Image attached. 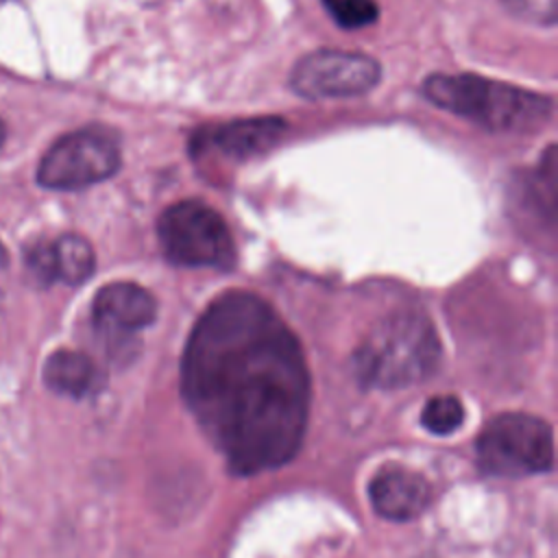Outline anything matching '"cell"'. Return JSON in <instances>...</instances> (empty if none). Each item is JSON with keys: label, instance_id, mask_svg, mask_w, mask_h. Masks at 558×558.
<instances>
[{"label": "cell", "instance_id": "6da1fadb", "mask_svg": "<svg viewBox=\"0 0 558 558\" xmlns=\"http://www.w3.org/2000/svg\"><path fill=\"white\" fill-rule=\"evenodd\" d=\"M181 392L207 440L240 475L294 458L310 416V371L290 327L262 296L231 290L190 331Z\"/></svg>", "mask_w": 558, "mask_h": 558}, {"label": "cell", "instance_id": "7a4b0ae2", "mask_svg": "<svg viewBox=\"0 0 558 558\" xmlns=\"http://www.w3.org/2000/svg\"><path fill=\"white\" fill-rule=\"evenodd\" d=\"M423 96L493 133H534L551 120V98L480 74H429Z\"/></svg>", "mask_w": 558, "mask_h": 558}, {"label": "cell", "instance_id": "3957f363", "mask_svg": "<svg viewBox=\"0 0 558 558\" xmlns=\"http://www.w3.org/2000/svg\"><path fill=\"white\" fill-rule=\"evenodd\" d=\"M440 360L432 320L421 312H395L381 318L353 353V373L366 388H405L429 377Z\"/></svg>", "mask_w": 558, "mask_h": 558}, {"label": "cell", "instance_id": "277c9868", "mask_svg": "<svg viewBox=\"0 0 558 558\" xmlns=\"http://www.w3.org/2000/svg\"><path fill=\"white\" fill-rule=\"evenodd\" d=\"M157 235L168 262L187 268L231 270L238 262L225 218L198 198H185L161 211Z\"/></svg>", "mask_w": 558, "mask_h": 558}, {"label": "cell", "instance_id": "5b68a950", "mask_svg": "<svg viewBox=\"0 0 558 558\" xmlns=\"http://www.w3.org/2000/svg\"><path fill=\"white\" fill-rule=\"evenodd\" d=\"M477 462L490 475L523 477L554 464L551 427L532 414L495 416L477 438Z\"/></svg>", "mask_w": 558, "mask_h": 558}, {"label": "cell", "instance_id": "8992f818", "mask_svg": "<svg viewBox=\"0 0 558 558\" xmlns=\"http://www.w3.org/2000/svg\"><path fill=\"white\" fill-rule=\"evenodd\" d=\"M120 140L111 129L85 126L59 137L41 157L39 185L74 192L96 185L120 170Z\"/></svg>", "mask_w": 558, "mask_h": 558}, {"label": "cell", "instance_id": "52a82bcc", "mask_svg": "<svg viewBox=\"0 0 558 558\" xmlns=\"http://www.w3.org/2000/svg\"><path fill=\"white\" fill-rule=\"evenodd\" d=\"M379 81V63L351 50H314L301 57L290 72L292 92L307 100L362 96Z\"/></svg>", "mask_w": 558, "mask_h": 558}, {"label": "cell", "instance_id": "ba28073f", "mask_svg": "<svg viewBox=\"0 0 558 558\" xmlns=\"http://www.w3.org/2000/svg\"><path fill=\"white\" fill-rule=\"evenodd\" d=\"M286 131L288 124L277 116L229 120L194 131L190 137V155L196 159L203 155H220L231 161H242L272 148Z\"/></svg>", "mask_w": 558, "mask_h": 558}, {"label": "cell", "instance_id": "9c48e42d", "mask_svg": "<svg viewBox=\"0 0 558 558\" xmlns=\"http://www.w3.org/2000/svg\"><path fill=\"white\" fill-rule=\"evenodd\" d=\"M157 316L153 294L133 281L102 286L92 303L94 327L107 340H126L148 327Z\"/></svg>", "mask_w": 558, "mask_h": 558}, {"label": "cell", "instance_id": "30bf717a", "mask_svg": "<svg viewBox=\"0 0 558 558\" xmlns=\"http://www.w3.org/2000/svg\"><path fill=\"white\" fill-rule=\"evenodd\" d=\"M28 266L46 283L61 281L68 286H78L92 277L96 255L85 238L65 233L57 240H41L31 246Z\"/></svg>", "mask_w": 558, "mask_h": 558}, {"label": "cell", "instance_id": "8fae6325", "mask_svg": "<svg viewBox=\"0 0 558 558\" xmlns=\"http://www.w3.org/2000/svg\"><path fill=\"white\" fill-rule=\"evenodd\" d=\"M373 508L388 521L416 519L432 499L429 482L410 469H381L368 484Z\"/></svg>", "mask_w": 558, "mask_h": 558}, {"label": "cell", "instance_id": "7c38bea8", "mask_svg": "<svg viewBox=\"0 0 558 558\" xmlns=\"http://www.w3.org/2000/svg\"><path fill=\"white\" fill-rule=\"evenodd\" d=\"M44 381L50 390L83 399L100 386V373L92 357H87L81 351L72 349H59L48 355L44 364Z\"/></svg>", "mask_w": 558, "mask_h": 558}, {"label": "cell", "instance_id": "4fadbf2b", "mask_svg": "<svg viewBox=\"0 0 558 558\" xmlns=\"http://www.w3.org/2000/svg\"><path fill=\"white\" fill-rule=\"evenodd\" d=\"M462 421H464V408L460 399L453 395L432 397L421 412L423 427L436 436L453 434L462 425Z\"/></svg>", "mask_w": 558, "mask_h": 558}, {"label": "cell", "instance_id": "5bb4252c", "mask_svg": "<svg viewBox=\"0 0 558 558\" xmlns=\"http://www.w3.org/2000/svg\"><path fill=\"white\" fill-rule=\"evenodd\" d=\"M329 17L342 28H362L377 20L379 9L375 0H323Z\"/></svg>", "mask_w": 558, "mask_h": 558}, {"label": "cell", "instance_id": "9a60e30c", "mask_svg": "<svg viewBox=\"0 0 558 558\" xmlns=\"http://www.w3.org/2000/svg\"><path fill=\"white\" fill-rule=\"evenodd\" d=\"M501 4L525 22L554 26L558 17V0H501Z\"/></svg>", "mask_w": 558, "mask_h": 558}, {"label": "cell", "instance_id": "2e32d148", "mask_svg": "<svg viewBox=\"0 0 558 558\" xmlns=\"http://www.w3.org/2000/svg\"><path fill=\"white\" fill-rule=\"evenodd\" d=\"M4 137H7V129H4V122L0 120V148H2V144H4Z\"/></svg>", "mask_w": 558, "mask_h": 558}, {"label": "cell", "instance_id": "e0dca14e", "mask_svg": "<svg viewBox=\"0 0 558 558\" xmlns=\"http://www.w3.org/2000/svg\"><path fill=\"white\" fill-rule=\"evenodd\" d=\"M0 262H4V251H2V246H0Z\"/></svg>", "mask_w": 558, "mask_h": 558}]
</instances>
